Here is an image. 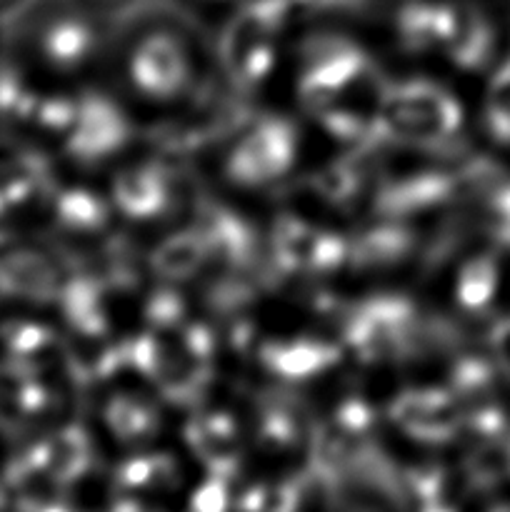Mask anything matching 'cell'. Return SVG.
Segmentation results:
<instances>
[{"label":"cell","mask_w":510,"mask_h":512,"mask_svg":"<svg viewBox=\"0 0 510 512\" xmlns=\"http://www.w3.org/2000/svg\"><path fill=\"white\" fill-rule=\"evenodd\" d=\"M300 0H248L230 18L223 35V60L235 85L253 88L270 73L275 60V35L290 20Z\"/></svg>","instance_id":"1"},{"label":"cell","mask_w":510,"mask_h":512,"mask_svg":"<svg viewBox=\"0 0 510 512\" xmlns=\"http://www.w3.org/2000/svg\"><path fill=\"white\" fill-rule=\"evenodd\" d=\"M393 138L435 143L460 125V108L438 85L410 80L383 98L380 123Z\"/></svg>","instance_id":"2"},{"label":"cell","mask_w":510,"mask_h":512,"mask_svg":"<svg viewBox=\"0 0 510 512\" xmlns=\"http://www.w3.org/2000/svg\"><path fill=\"white\" fill-rule=\"evenodd\" d=\"M295 130L288 120L265 118L233 148L228 175L240 185H265L295 160Z\"/></svg>","instance_id":"3"},{"label":"cell","mask_w":510,"mask_h":512,"mask_svg":"<svg viewBox=\"0 0 510 512\" xmlns=\"http://www.w3.org/2000/svg\"><path fill=\"white\" fill-rule=\"evenodd\" d=\"M190 55L173 33H150L140 40L130 58L135 88L153 100H170L190 83Z\"/></svg>","instance_id":"4"},{"label":"cell","mask_w":510,"mask_h":512,"mask_svg":"<svg viewBox=\"0 0 510 512\" xmlns=\"http://www.w3.org/2000/svg\"><path fill=\"white\" fill-rule=\"evenodd\" d=\"M365 68L368 65L363 55L353 45L328 43L325 48L315 50L313 60L303 73V85H300L305 105L323 113L345 90L353 88L355 83H363Z\"/></svg>","instance_id":"5"},{"label":"cell","mask_w":510,"mask_h":512,"mask_svg":"<svg viewBox=\"0 0 510 512\" xmlns=\"http://www.w3.org/2000/svg\"><path fill=\"white\" fill-rule=\"evenodd\" d=\"M395 425L423 443H443L460 428V408L443 390H410L390 408Z\"/></svg>","instance_id":"6"},{"label":"cell","mask_w":510,"mask_h":512,"mask_svg":"<svg viewBox=\"0 0 510 512\" xmlns=\"http://www.w3.org/2000/svg\"><path fill=\"white\" fill-rule=\"evenodd\" d=\"M125 135H128V128H125V120L118 108H113L108 100L95 98L83 103V108L78 110L70 148H73L75 158L100 160L118 150Z\"/></svg>","instance_id":"7"},{"label":"cell","mask_w":510,"mask_h":512,"mask_svg":"<svg viewBox=\"0 0 510 512\" xmlns=\"http://www.w3.org/2000/svg\"><path fill=\"white\" fill-rule=\"evenodd\" d=\"M460 3L445 0H410L398 15L400 35L413 48L425 50L435 45H450L460 23Z\"/></svg>","instance_id":"8"},{"label":"cell","mask_w":510,"mask_h":512,"mask_svg":"<svg viewBox=\"0 0 510 512\" xmlns=\"http://www.w3.org/2000/svg\"><path fill=\"white\" fill-rule=\"evenodd\" d=\"M95 45V30L80 15H58L40 30V53L53 68H75Z\"/></svg>","instance_id":"9"},{"label":"cell","mask_w":510,"mask_h":512,"mask_svg":"<svg viewBox=\"0 0 510 512\" xmlns=\"http://www.w3.org/2000/svg\"><path fill=\"white\" fill-rule=\"evenodd\" d=\"M188 440L195 455L213 473L233 478L238 468V438H235V425L228 418L213 415V418L195 420L188 430Z\"/></svg>","instance_id":"10"},{"label":"cell","mask_w":510,"mask_h":512,"mask_svg":"<svg viewBox=\"0 0 510 512\" xmlns=\"http://www.w3.org/2000/svg\"><path fill=\"white\" fill-rule=\"evenodd\" d=\"M115 200L133 218H153L168 200V183L158 165H140L115 178Z\"/></svg>","instance_id":"11"},{"label":"cell","mask_w":510,"mask_h":512,"mask_svg":"<svg viewBox=\"0 0 510 512\" xmlns=\"http://www.w3.org/2000/svg\"><path fill=\"white\" fill-rule=\"evenodd\" d=\"M265 365L280 378H310L323 373L325 368L338 360V350L320 340H290V343H273L263 350Z\"/></svg>","instance_id":"12"},{"label":"cell","mask_w":510,"mask_h":512,"mask_svg":"<svg viewBox=\"0 0 510 512\" xmlns=\"http://www.w3.org/2000/svg\"><path fill=\"white\" fill-rule=\"evenodd\" d=\"M178 480V468L168 455H140L120 465L115 483L128 493H163Z\"/></svg>","instance_id":"13"},{"label":"cell","mask_w":510,"mask_h":512,"mask_svg":"<svg viewBox=\"0 0 510 512\" xmlns=\"http://www.w3.org/2000/svg\"><path fill=\"white\" fill-rule=\"evenodd\" d=\"M105 418L115 438L123 443H143L153 438L158 428V413L140 398H115Z\"/></svg>","instance_id":"14"},{"label":"cell","mask_w":510,"mask_h":512,"mask_svg":"<svg viewBox=\"0 0 510 512\" xmlns=\"http://www.w3.org/2000/svg\"><path fill=\"white\" fill-rule=\"evenodd\" d=\"M240 512H300L303 490L298 483H263L235 500Z\"/></svg>","instance_id":"15"},{"label":"cell","mask_w":510,"mask_h":512,"mask_svg":"<svg viewBox=\"0 0 510 512\" xmlns=\"http://www.w3.org/2000/svg\"><path fill=\"white\" fill-rule=\"evenodd\" d=\"M205 240L198 233H185L170 238L155 255V268L170 278H185L200 265L205 253Z\"/></svg>","instance_id":"16"},{"label":"cell","mask_w":510,"mask_h":512,"mask_svg":"<svg viewBox=\"0 0 510 512\" xmlns=\"http://www.w3.org/2000/svg\"><path fill=\"white\" fill-rule=\"evenodd\" d=\"M495 290V265L493 260H470L460 273L458 300L465 308H483Z\"/></svg>","instance_id":"17"},{"label":"cell","mask_w":510,"mask_h":512,"mask_svg":"<svg viewBox=\"0 0 510 512\" xmlns=\"http://www.w3.org/2000/svg\"><path fill=\"white\" fill-rule=\"evenodd\" d=\"M233 508V495H230L228 475L213 473L188 503V512H230Z\"/></svg>","instance_id":"18"},{"label":"cell","mask_w":510,"mask_h":512,"mask_svg":"<svg viewBox=\"0 0 510 512\" xmlns=\"http://www.w3.org/2000/svg\"><path fill=\"white\" fill-rule=\"evenodd\" d=\"M108 512H155V510L145 508L143 503H135V500H118V503H113V508Z\"/></svg>","instance_id":"19"},{"label":"cell","mask_w":510,"mask_h":512,"mask_svg":"<svg viewBox=\"0 0 510 512\" xmlns=\"http://www.w3.org/2000/svg\"><path fill=\"white\" fill-rule=\"evenodd\" d=\"M420 512H458V510H455V505H450L448 500H440V503L420 505Z\"/></svg>","instance_id":"20"}]
</instances>
